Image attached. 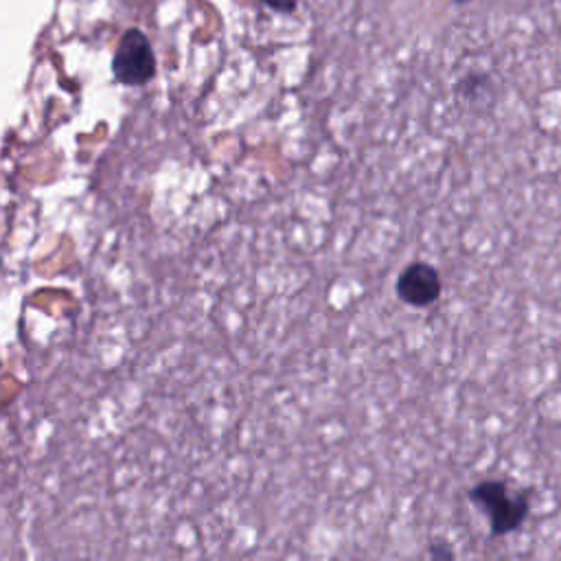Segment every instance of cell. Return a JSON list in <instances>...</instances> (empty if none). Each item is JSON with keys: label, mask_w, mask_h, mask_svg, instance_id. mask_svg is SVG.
I'll use <instances>...</instances> for the list:
<instances>
[{"label": "cell", "mask_w": 561, "mask_h": 561, "mask_svg": "<svg viewBox=\"0 0 561 561\" xmlns=\"http://www.w3.org/2000/svg\"><path fill=\"white\" fill-rule=\"evenodd\" d=\"M274 11H289L296 7V0H263Z\"/></svg>", "instance_id": "cell-5"}, {"label": "cell", "mask_w": 561, "mask_h": 561, "mask_svg": "<svg viewBox=\"0 0 561 561\" xmlns=\"http://www.w3.org/2000/svg\"><path fill=\"white\" fill-rule=\"evenodd\" d=\"M456 2H469V0H456Z\"/></svg>", "instance_id": "cell-7"}, {"label": "cell", "mask_w": 561, "mask_h": 561, "mask_svg": "<svg viewBox=\"0 0 561 561\" xmlns=\"http://www.w3.org/2000/svg\"><path fill=\"white\" fill-rule=\"evenodd\" d=\"M440 276L436 267L423 261H414L408 267L401 270L394 291L399 300H403L410 307H430L440 296Z\"/></svg>", "instance_id": "cell-3"}, {"label": "cell", "mask_w": 561, "mask_h": 561, "mask_svg": "<svg viewBox=\"0 0 561 561\" xmlns=\"http://www.w3.org/2000/svg\"><path fill=\"white\" fill-rule=\"evenodd\" d=\"M469 500L489 517L491 535H506L522 526L530 502L526 493L511 491L502 480H482L469 489Z\"/></svg>", "instance_id": "cell-1"}, {"label": "cell", "mask_w": 561, "mask_h": 561, "mask_svg": "<svg viewBox=\"0 0 561 561\" xmlns=\"http://www.w3.org/2000/svg\"><path fill=\"white\" fill-rule=\"evenodd\" d=\"M432 554H434V557H451L454 552H451L449 548H447V550H443V548H438L436 543H432Z\"/></svg>", "instance_id": "cell-6"}, {"label": "cell", "mask_w": 561, "mask_h": 561, "mask_svg": "<svg viewBox=\"0 0 561 561\" xmlns=\"http://www.w3.org/2000/svg\"><path fill=\"white\" fill-rule=\"evenodd\" d=\"M456 90L467 101H480V96L491 94V83L484 75H469L458 83Z\"/></svg>", "instance_id": "cell-4"}, {"label": "cell", "mask_w": 561, "mask_h": 561, "mask_svg": "<svg viewBox=\"0 0 561 561\" xmlns=\"http://www.w3.org/2000/svg\"><path fill=\"white\" fill-rule=\"evenodd\" d=\"M112 72L123 85H142L153 79L156 57L145 33L138 28L123 33L112 57Z\"/></svg>", "instance_id": "cell-2"}]
</instances>
